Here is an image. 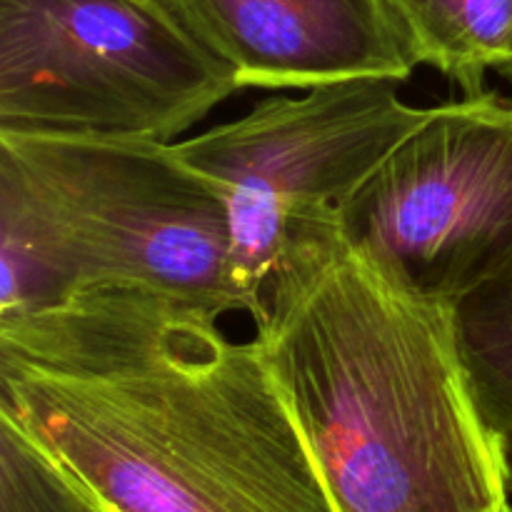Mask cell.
<instances>
[{"mask_svg": "<svg viewBox=\"0 0 512 512\" xmlns=\"http://www.w3.org/2000/svg\"><path fill=\"white\" fill-rule=\"evenodd\" d=\"M145 290L0 315V413L105 512H338L258 340Z\"/></svg>", "mask_w": 512, "mask_h": 512, "instance_id": "obj_1", "label": "cell"}, {"mask_svg": "<svg viewBox=\"0 0 512 512\" xmlns=\"http://www.w3.org/2000/svg\"><path fill=\"white\" fill-rule=\"evenodd\" d=\"M255 340L338 512H490L508 503L503 440L480 413L455 305L300 223Z\"/></svg>", "mask_w": 512, "mask_h": 512, "instance_id": "obj_2", "label": "cell"}, {"mask_svg": "<svg viewBox=\"0 0 512 512\" xmlns=\"http://www.w3.org/2000/svg\"><path fill=\"white\" fill-rule=\"evenodd\" d=\"M0 315L98 290L250 313L223 193L173 143L0 130Z\"/></svg>", "mask_w": 512, "mask_h": 512, "instance_id": "obj_3", "label": "cell"}, {"mask_svg": "<svg viewBox=\"0 0 512 512\" xmlns=\"http://www.w3.org/2000/svg\"><path fill=\"white\" fill-rule=\"evenodd\" d=\"M160 0H0V130L168 143L238 90Z\"/></svg>", "mask_w": 512, "mask_h": 512, "instance_id": "obj_4", "label": "cell"}, {"mask_svg": "<svg viewBox=\"0 0 512 512\" xmlns=\"http://www.w3.org/2000/svg\"><path fill=\"white\" fill-rule=\"evenodd\" d=\"M425 115L400 100L395 80L353 78L260 100L240 120L173 143L223 193L250 318H263L290 230L333 215Z\"/></svg>", "mask_w": 512, "mask_h": 512, "instance_id": "obj_5", "label": "cell"}, {"mask_svg": "<svg viewBox=\"0 0 512 512\" xmlns=\"http://www.w3.org/2000/svg\"><path fill=\"white\" fill-rule=\"evenodd\" d=\"M330 218L395 278L458 308L512 260V103L483 90L430 108Z\"/></svg>", "mask_w": 512, "mask_h": 512, "instance_id": "obj_6", "label": "cell"}, {"mask_svg": "<svg viewBox=\"0 0 512 512\" xmlns=\"http://www.w3.org/2000/svg\"><path fill=\"white\" fill-rule=\"evenodd\" d=\"M240 88L410 78L415 63L385 0H160Z\"/></svg>", "mask_w": 512, "mask_h": 512, "instance_id": "obj_7", "label": "cell"}, {"mask_svg": "<svg viewBox=\"0 0 512 512\" xmlns=\"http://www.w3.org/2000/svg\"><path fill=\"white\" fill-rule=\"evenodd\" d=\"M415 65L483 93L488 70L512 55V0H385Z\"/></svg>", "mask_w": 512, "mask_h": 512, "instance_id": "obj_8", "label": "cell"}, {"mask_svg": "<svg viewBox=\"0 0 512 512\" xmlns=\"http://www.w3.org/2000/svg\"><path fill=\"white\" fill-rule=\"evenodd\" d=\"M455 318L480 413L503 440L512 435V260L460 300Z\"/></svg>", "mask_w": 512, "mask_h": 512, "instance_id": "obj_9", "label": "cell"}, {"mask_svg": "<svg viewBox=\"0 0 512 512\" xmlns=\"http://www.w3.org/2000/svg\"><path fill=\"white\" fill-rule=\"evenodd\" d=\"M0 512H105L13 418L0 413Z\"/></svg>", "mask_w": 512, "mask_h": 512, "instance_id": "obj_10", "label": "cell"}, {"mask_svg": "<svg viewBox=\"0 0 512 512\" xmlns=\"http://www.w3.org/2000/svg\"><path fill=\"white\" fill-rule=\"evenodd\" d=\"M503 455H505V480H508V500L512 505V435L503 438Z\"/></svg>", "mask_w": 512, "mask_h": 512, "instance_id": "obj_11", "label": "cell"}, {"mask_svg": "<svg viewBox=\"0 0 512 512\" xmlns=\"http://www.w3.org/2000/svg\"><path fill=\"white\" fill-rule=\"evenodd\" d=\"M498 73H500V75H505V78H508V80H512V55H510V60H508V63H505L503 68L498 70Z\"/></svg>", "mask_w": 512, "mask_h": 512, "instance_id": "obj_12", "label": "cell"}, {"mask_svg": "<svg viewBox=\"0 0 512 512\" xmlns=\"http://www.w3.org/2000/svg\"><path fill=\"white\" fill-rule=\"evenodd\" d=\"M490 512H512V505H510V500H508V503L498 505V508H495V510H490Z\"/></svg>", "mask_w": 512, "mask_h": 512, "instance_id": "obj_13", "label": "cell"}]
</instances>
